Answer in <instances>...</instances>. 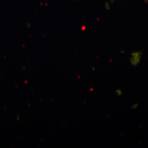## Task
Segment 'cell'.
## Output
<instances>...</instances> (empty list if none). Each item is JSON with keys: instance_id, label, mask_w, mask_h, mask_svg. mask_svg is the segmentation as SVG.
Returning <instances> with one entry per match:
<instances>
[{"instance_id": "7a4b0ae2", "label": "cell", "mask_w": 148, "mask_h": 148, "mask_svg": "<svg viewBox=\"0 0 148 148\" xmlns=\"http://www.w3.org/2000/svg\"><path fill=\"white\" fill-rule=\"evenodd\" d=\"M116 93L117 95L120 96L122 95V90L120 89H117L116 91Z\"/></svg>"}, {"instance_id": "6da1fadb", "label": "cell", "mask_w": 148, "mask_h": 148, "mask_svg": "<svg viewBox=\"0 0 148 148\" xmlns=\"http://www.w3.org/2000/svg\"><path fill=\"white\" fill-rule=\"evenodd\" d=\"M140 55H141V54H140L139 52H137L132 54V57L131 58L130 60H131V64L132 65L136 66L140 62Z\"/></svg>"}, {"instance_id": "3957f363", "label": "cell", "mask_w": 148, "mask_h": 148, "mask_svg": "<svg viewBox=\"0 0 148 148\" xmlns=\"http://www.w3.org/2000/svg\"><path fill=\"white\" fill-rule=\"evenodd\" d=\"M138 106V104L137 103V104H133V105L132 106L131 108H132V109H136V108H137Z\"/></svg>"}]
</instances>
